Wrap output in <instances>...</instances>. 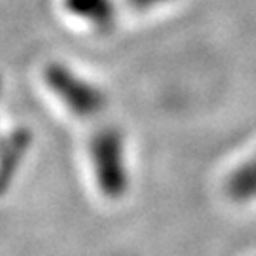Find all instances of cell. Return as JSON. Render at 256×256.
Returning a JSON list of instances; mask_svg holds the SVG:
<instances>
[{
	"instance_id": "3",
	"label": "cell",
	"mask_w": 256,
	"mask_h": 256,
	"mask_svg": "<svg viewBox=\"0 0 256 256\" xmlns=\"http://www.w3.org/2000/svg\"><path fill=\"white\" fill-rule=\"evenodd\" d=\"M64 4L70 14L95 27L104 28L114 21L112 0H64Z\"/></svg>"
},
{
	"instance_id": "5",
	"label": "cell",
	"mask_w": 256,
	"mask_h": 256,
	"mask_svg": "<svg viewBox=\"0 0 256 256\" xmlns=\"http://www.w3.org/2000/svg\"><path fill=\"white\" fill-rule=\"evenodd\" d=\"M133 8L138 10H146V8H154L158 4H164V2H169V0H128Z\"/></svg>"
},
{
	"instance_id": "4",
	"label": "cell",
	"mask_w": 256,
	"mask_h": 256,
	"mask_svg": "<svg viewBox=\"0 0 256 256\" xmlns=\"http://www.w3.org/2000/svg\"><path fill=\"white\" fill-rule=\"evenodd\" d=\"M228 192L239 202L256 198V158L248 164L241 165L228 180Z\"/></svg>"
},
{
	"instance_id": "1",
	"label": "cell",
	"mask_w": 256,
	"mask_h": 256,
	"mask_svg": "<svg viewBox=\"0 0 256 256\" xmlns=\"http://www.w3.org/2000/svg\"><path fill=\"white\" fill-rule=\"evenodd\" d=\"M90 156L99 190L110 200L122 198L129 186L126 142L122 133L114 128L97 131L90 144Z\"/></svg>"
},
{
	"instance_id": "2",
	"label": "cell",
	"mask_w": 256,
	"mask_h": 256,
	"mask_svg": "<svg viewBox=\"0 0 256 256\" xmlns=\"http://www.w3.org/2000/svg\"><path fill=\"white\" fill-rule=\"evenodd\" d=\"M46 84L54 95L78 118H95L106 106L102 92L66 64L54 63L46 68Z\"/></svg>"
}]
</instances>
